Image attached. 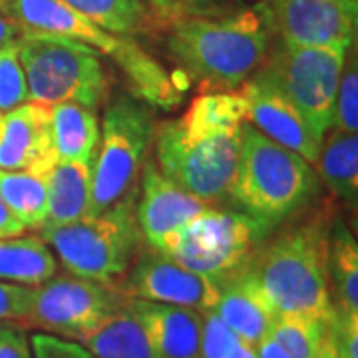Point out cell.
Wrapping results in <instances>:
<instances>
[{"mask_svg":"<svg viewBox=\"0 0 358 358\" xmlns=\"http://www.w3.org/2000/svg\"><path fill=\"white\" fill-rule=\"evenodd\" d=\"M271 229L273 225L243 211L211 207L157 253L217 282L243 267Z\"/></svg>","mask_w":358,"mask_h":358,"instance_id":"obj_9","label":"cell"},{"mask_svg":"<svg viewBox=\"0 0 358 358\" xmlns=\"http://www.w3.org/2000/svg\"><path fill=\"white\" fill-rule=\"evenodd\" d=\"M0 2H2V0H0Z\"/></svg>","mask_w":358,"mask_h":358,"instance_id":"obj_42","label":"cell"},{"mask_svg":"<svg viewBox=\"0 0 358 358\" xmlns=\"http://www.w3.org/2000/svg\"><path fill=\"white\" fill-rule=\"evenodd\" d=\"M50 157V108L24 102L0 114V169L24 171Z\"/></svg>","mask_w":358,"mask_h":358,"instance_id":"obj_16","label":"cell"},{"mask_svg":"<svg viewBox=\"0 0 358 358\" xmlns=\"http://www.w3.org/2000/svg\"><path fill=\"white\" fill-rule=\"evenodd\" d=\"M0 358H34L26 329L16 320L0 324Z\"/></svg>","mask_w":358,"mask_h":358,"instance_id":"obj_34","label":"cell"},{"mask_svg":"<svg viewBox=\"0 0 358 358\" xmlns=\"http://www.w3.org/2000/svg\"><path fill=\"white\" fill-rule=\"evenodd\" d=\"M213 205L205 203L176 181L166 178L154 162H148L141 178L140 201H136V217L141 239L159 251L178 233L189 227Z\"/></svg>","mask_w":358,"mask_h":358,"instance_id":"obj_15","label":"cell"},{"mask_svg":"<svg viewBox=\"0 0 358 358\" xmlns=\"http://www.w3.org/2000/svg\"><path fill=\"white\" fill-rule=\"evenodd\" d=\"M124 301L126 294L115 282L90 281L74 275L52 277L34 287L28 310L18 324L76 341Z\"/></svg>","mask_w":358,"mask_h":358,"instance_id":"obj_11","label":"cell"},{"mask_svg":"<svg viewBox=\"0 0 358 358\" xmlns=\"http://www.w3.org/2000/svg\"><path fill=\"white\" fill-rule=\"evenodd\" d=\"M52 154L56 162L94 159L100 141V120L94 108L66 102L50 108Z\"/></svg>","mask_w":358,"mask_h":358,"instance_id":"obj_21","label":"cell"},{"mask_svg":"<svg viewBox=\"0 0 358 358\" xmlns=\"http://www.w3.org/2000/svg\"><path fill=\"white\" fill-rule=\"evenodd\" d=\"M16 46L24 70L28 102L46 108L74 102L94 110L106 102L110 80L96 48L42 32H20Z\"/></svg>","mask_w":358,"mask_h":358,"instance_id":"obj_6","label":"cell"},{"mask_svg":"<svg viewBox=\"0 0 358 358\" xmlns=\"http://www.w3.org/2000/svg\"><path fill=\"white\" fill-rule=\"evenodd\" d=\"M315 167L319 178L336 199L357 205L358 197V136L338 129H329L320 143Z\"/></svg>","mask_w":358,"mask_h":358,"instance_id":"obj_23","label":"cell"},{"mask_svg":"<svg viewBox=\"0 0 358 358\" xmlns=\"http://www.w3.org/2000/svg\"><path fill=\"white\" fill-rule=\"evenodd\" d=\"M253 350H255L257 358H293L291 355H287L275 341H271L268 336H265L263 341H259L253 346Z\"/></svg>","mask_w":358,"mask_h":358,"instance_id":"obj_36","label":"cell"},{"mask_svg":"<svg viewBox=\"0 0 358 358\" xmlns=\"http://www.w3.org/2000/svg\"><path fill=\"white\" fill-rule=\"evenodd\" d=\"M20 34V28L16 22H13L6 14L0 13V48L8 42L16 40V36Z\"/></svg>","mask_w":358,"mask_h":358,"instance_id":"obj_38","label":"cell"},{"mask_svg":"<svg viewBox=\"0 0 358 358\" xmlns=\"http://www.w3.org/2000/svg\"><path fill=\"white\" fill-rule=\"evenodd\" d=\"M193 2H199V0H178L179 6H183V4H193Z\"/></svg>","mask_w":358,"mask_h":358,"instance_id":"obj_41","label":"cell"},{"mask_svg":"<svg viewBox=\"0 0 358 358\" xmlns=\"http://www.w3.org/2000/svg\"><path fill=\"white\" fill-rule=\"evenodd\" d=\"M341 2L345 4V8L348 10V14L358 20V0H341Z\"/></svg>","mask_w":358,"mask_h":358,"instance_id":"obj_40","label":"cell"},{"mask_svg":"<svg viewBox=\"0 0 358 358\" xmlns=\"http://www.w3.org/2000/svg\"><path fill=\"white\" fill-rule=\"evenodd\" d=\"M268 22L263 8L219 18L176 20L169 52L205 92L243 86L268 56Z\"/></svg>","mask_w":358,"mask_h":358,"instance_id":"obj_2","label":"cell"},{"mask_svg":"<svg viewBox=\"0 0 358 358\" xmlns=\"http://www.w3.org/2000/svg\"><path fill=\"white\" fill-rule=\"evenodd\" d=\"M348 50L345 48H296L281 44L265 58L259 72L273 82L324 138L333 128L334 100Z\"/></svg>","mask_w":358,"mask_h":358,"instance_id":"obj_10","label":"cell"},{"mask_svg":"<svg viewBox=\"0 0 358 358\" xmlns=\"http://www.w3.org/2000/svg\"><path fill=\"white\" fill-rule=\"evenodd\" d=\"M154 138L155 120L143 103L128 96L108 103L92 166L88 215L102 213L131 192Z\"/></svg>","mask_w":358,"mask_h":358,"instance_id":"obj_8","label":"cell"},{"mask_svg":"<svg viewBox=\"0 0 358 358\" xmlns=\"http://www.w3.org/2000/svg\"><path fill=\"white\" fill-rule=\"evenodd\" d=\"M327 273L334 310L358 315V245L343 221H334L329 231Z\"/></svg>","mask_w":358,"mask_h":358,"instance_id":"obj_24","label":"cell"},{"mask_svg":"<svg viewBox=\"0 0 358 358\" xmlns=\"http://www.w3.org/2000/svg\"><path fill=\"white\" fill-rule=\"evenodd\" d=\"M333 129L346 134H357L358 129V68L355 56L350 60L346 56L345 68L341 72L334 100Z\"/></svg>","mask_w":358,"mask_h":358,"instance_id":"obj_29","label":"cell"},{"mask_svg":"<svg viewBox=\"0 0 358 358\" xmlns=\"http://www.w3.org/2000/svg\"><path fill=\"white\" fill-rule=\"evenodd\" d=\"M38 235L74 277L98 282L122 281L141 243L136 197L128 193L98 215L60 227H44Z\"/></svg>","mask_w":358,"mask_h":358,"instance_id":"obj_5","label":"cell"},{"mask_svg":"<svg viewBox=\"0 0 358 358\" xmlns=\"http://www.w3.org/2000/svg\"><path fill=\"white\" fill-rule=\"evenodd\" d=\"M28 102V88L16 40L0 48V112H8Z\"/></svg>","mask_w":358,"mask_h":358,"instance_id":"obj_28","label":"cell"},{"mask_svg":"<svg viewBox=\"0 0 358 358\" xmlns=\"http://www.w3.org/2000/svg\"><path fill=\"white\" fill-rule=\"evenodd\" d=\"M265 16L287 46L350 50L357 38L358 20L341 0H271Z\"/></svg>","mask_w":358,"mask_h":358,"instance_id":"obj_13","label":"cell"},{"mask_svg":"<svg viewBox=\"0 0 358 358\" xmlns=\"http://www.w3.org/2000/svg\"><path fill=\"white\" fill-rule=\"evenodd\" d=\"M74 343L84 346L96 358H155L129 296L100 322L80 334Z\"/></svg>","mask_w":358,"mask_h":358,"instance_id":"obj_19","label":"cell"},{"mask_svg":"<svg viewBox=\"0 0 358 358\" xmlns=\"http://www.w3.org/2000/svg\"><path fill=\"white\" fill-rule=\"evenodd\" d=\"M131 308L145 329L155 358H197L203 313L131 299Z\"/></svg>","mask_w":358,"mask_h":358,"instance_id":"obj_18","label":"cell"},{"mask_svg":"<svg viewBox=\"0 0 358 358\" xmlns=\"http://www.w3.org/2000/svg\"><path fill=\"white\" fill-rule=\"evenodd\" d=\"M34 287L14 285V282L0 281V324L8 320L22 319L28 310Z\"/></svg>","mask_w":358,"mask_h":358,"instance_id":"obj_33","label":"cell"},{"mask_svg":"<svg viewBox=\"0 0 358 358\" xmlns=\"http://www.w3.org/2000/svg\"><path fill=\"white\" fill-rule=\"evenodd\" d=\"M229 358H257V355L251 346H247L245 343H241V341H239L237 345L233 346Z\"/></svg>","mask_w":358,"mask_h":358,"instance_id":"obj_39","label":"cell"},{"mask_svg":"<svg viewBox=\"0 0 358 358\" xmlns=\"http://www.w3.org/2000/svg\"><path fill=\"white\" fill-rule=\"evenodd\" d=\"M94 24L115 36L145 34L155 24V16L145 0H62Z\"/></svg>","mask_w":358,"mask_h":358,"instance_id":"obj_27","label":"cell"},{"mask_svg":"<svg viewBox=\"0 0 358 358\" xmlns=\"http://www.w3.org/2000/svg\"><path fill=\"white\" fill-rule=\"evenodd\" d=\"M136 263L115 285L120 291L138 301L195 308L199 313L215 308L217 282L195 271L181 267L173 259L154 251L136 253Z\"/></svg>","mask_w":358,"mask_h":358,"instance_id":"obj_12","label":"cell"},{"mask_svg":"<svg viewBox=\"0 0 358 358\" xmlns=\"http://www.w3.org/2000/svg\"><path fill=\"white\" fill-rule=\"evenodd\" d=\"M92 166L84 162H54L48 169V211L44 227H60L88 217L92 197Z\"/></svg>","mask_w":358,"mask_h":358,"instance_id":"obj_20","label":"cell"},{"mask_svg":"<svg viewBox=\"0 0 358 358\" xmlns=\"http://www.w3.org/2000/svg\"><path fill=\"white\" fill-rule=\"evenodd\" d=\"M58 271L56 257L40 235L0 239V281L38 287Z\"/></svg>","mask_w":358,"mask_h":358,"instance_id":"obj_25","label":"cell"},{"mask_svg":"<svg viewBox=\"0 0 358 358\" xmlns=\"http://www.w3.org/2000/svg\"><path fill=\"white\" fill-rule=\"evenodd\" d=\"M247 106L235 92H205L185 114L155 128V166L205 203L229 195Z\"/></svg>","mask_w":358,"mask_h":358,"instance_id":"obj_1","label":"cell"},{"mask_svg":"<svg viewBox=\"0 0 358 358\" xmlns=\"http://www.w3.org/2000/svg\"><path fill=\"white\" fill-rule=\"evenodd\" d=\"M217 303L213 310L241 343L253 348L268 334L275 310L249 273L247 263L217 281Z\"/></svg>","mask_w":358,"mask_h":358,"instance_id":"obj_17","label":"cell"},{"mask_svg":"<svg viewBox=\"0 0 358 358\" xmlns=\"http://www.w3.org/2000/svg\"><path fill=\"white\" fill-rule=\"evenodd\" d=\"M331 343L334 358H358V315L338 313L333 308Z\"/></svg>","mask_w":358,"mask_h":358,"instance_id":"obj_31","label":"cell"},{"mask_svg":"<svg viewBox=\"0 0 358 358\" xmlns=\"http://www.w3.org/2000/svg\"><path fill=\"white\" fill-rule=\"evenodd\" d=\"M56 157L24 171L0 169V199L24 229H40L48 211V169Z\"/></svg>","mask_w":358,"mask_h":358,"instance_id":"obj_22","label":"cell"},{"mask_svg":"<svg viewBox=\"0 0 358 358\" xmlns=\"http://www.w3.org/2000/svg\"><path fill=\"white\" fill-rule=\"evenodd\" d=\"M241 96L247 106V124L315 167L322 136L315 131L281 90L257 70L241 86Z\"/></svg>","mask_w":358,"mask_h":358,"instance_id":"obj_14","label":"cell"},{"mask_svg":"<svg viewBox=\"0 0 358 358\" xmlns=\"http://www.w3.org/2000/svg\"><path fill=\"white\" fill-rule=\"evenodd\" d=\"M24 233V225L14 217L8 211V207L0 199V239H8V237H18Z\"/></svg>","mask_w":358,"mask_h":358,"instance_id":"obj_35","label":"cell"},{"mask_svg":"<svg viewBox=\"0 0 358 358\" xmlns=\"http://www.w3.org/2000/svg\"><path fill=\"white\" fill-rule=\"evenodd\" d=\"M30 348L34 358H96L90 350L74 341L54 334L34 333L30 336Z\"/></svg>","mask_w":358,"mask_h":358,"instance_id":"obj_32","label":"cell"},{"mask_svg":"<svg viewBox=\"0 0 358 358\" xmlns=\"http://www.w3.org/2000/svg\"><path fill=\"white\" fill-rule=\"evenodd\" d=\"M329 231L331 225L322 219H313L281 233L247 261L275 315L319 319L333 315L327 273Z\"/></svg>","mask_w":358,"mask_h":358,"instance_id":"obj_3","label":"cell"},{"mask_svg":"<svg viewBox=\"0 0 358 358\" xmlns=\"http://www.w3.org/2000/svg\"><path fill=\"white\" fill-rule=\"evenodd\" d=\"M148 4L154 8L155 13L162 14L164 18H176L178 20L179 10H181V6L178 4V0H148Z\"/></svg>","mask_w":358,"mask_h":358,"instance_id":"obj_37","label":"cell"},{"mask_svg":"<svg viewBox=\"0 0 358 358\" xmlns=\"http://www.w3.org/2000/svg\"><path fill=\"white\" fill-rule=\"evenodd\" d=\"M331 317L275 315L267 336L293 358H334Z\"/></svg>","mask_w":358,"mask_h":358,"instance_id":"obj_26","label":"cell"},{"mask_svg":"<svg viewBox=\"0 0 358 358\" xmlns=\"http://www.w3.org/2000/svg\"><path fill=\"white\" fill-rule=\"evenodd\" d=\"M0 13L16 22L20 32L78 40L106 54L124 70L136 96L155 92L166 78V70L134 40L103 30L62 0H2Z\"/></svg>","mask_w":358,"mask_h":358,"instance_id":"obj_7","label":"cell"},{"mask_svg":"<svg viewBox=\"0 0 358 358\" xmlns=\"http://www.w3.org/2000/svg\"><path fill=\"white\" fill-rule=\"evenodd\" d=\"M239 343V338L233 334L229 327L219 319V315L211 308L203 313V329L197 358H229L233 346Z\"/></svg>","mask_w":358,"mask_h":358,"instance_id":"obj_30","label":"cell"},{"mask_svg":"<svg viewBox=\"0 0 358 358\" xmlns=\"http://www.w3.org/2000/svg\"><path fill=\"white\" fill-rule=\"evenodd\" d=\"M319 192L315 167L251 124H245L241 154L231 181V201L243 213L277 225Z\"/></svg>","mask_w":358,"mask_h":358,"instance_id":"obj_4","label":"cell"}]
</instances>
